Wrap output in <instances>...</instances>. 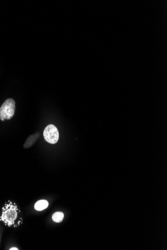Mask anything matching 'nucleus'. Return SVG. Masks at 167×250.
<instances>
[{
  "label": "nucleus",
  "instance_id": "obj_1",
  "mask_svg": "<svg viewBox=\"0 0 167 250\" xmlns=\"http://www.w3.org/2000/svg\"><path fill=\"white\" fill-rule=\"evenodd\" d=\"M0 221L10 227H17L22 223L21 212L15 203L9 201L5 203L2 208V215Z\"/></svg>",
  "mask_w": 167,
  "mask_h": 250
},
{
  "label": "nucleus",
  "instance_id": "obj_2",
  "mask_svg": "<svg viewBox=\"0 0 167 250\" xmlns=\"http://www.w3.org/2000/svg\"><path fill=\"white\" fill-rule=\"evenodd\" d=\"M16 103L12 99H8L0 107V120L4 121L5 120L11 119L15 114Z\"/></svg>",
  "mask_w": 167,
  "mask_h": 250
},
{
  "label": "nucleus",
  "instance_id": "obj_3",
  "mask_svg": "<svg viewBox=\"0 0 167 250\" xmlns=\"http://www.w3.org/2000/svg\"><path fill=\"white\" fill-rule=\"evenodd\" d=\"M43 135L46 141L48 143L54 144L58 141L59 133L57 127L54 125H48L45 128Z\"/></svg>",
  "mask_w": 167,
  "mask_h": 250
},
{
  "label": "nucleus",
  "instance_id": "obj_4",
  "mask_svg": "<svg viewBox=\"0 0 167 250\" xmlns=\"http://www.w3.org/2000/svg\"><path fill=\"white\" fill-rule=\"evenodd\" d=\"M40 134L39 132L34 133L33 135H31L28 137L26 142L24 145V148H28L31 147L32 146L35 144L38 139L40 137Z\"/></svg>",
  "mask_w": 167,
  "mask_h": 250
},
{
  "label": "nucleus",
  "instance_id": "obj_5",
  "mask_svg": "<svg viewBox=\"0 0 167 250\" xmlns=\"http://www.w3.org/2000/svg\"><path fill=\"white\" fill-rule=\"evenodd\" d=\"M49 203L45 200H41L38 201L35 205V209L37 211H42L48 207Z\"/></svg>",
  "mask_w": 167,
  "mask_h": 250
},
{
  "label": "nucleus",
  "instance_id": "obj_6",
  "mask_svg": "<svg viewBox=\"0 0 167 250\" xmlns=\"http://www.w3.org/2000/svg\"><path fill=\"white\" fill-rule=\"evenodd\" d=\"M64 217V215L61 212H57L54 213L52 215V220L56 223H60L62 222Z\"/></svg>",
  "mask_w": 167,
  "mask_h": 250
},
{
  "label": "nucleus",
  "instance_id": "obj_7",
  "mask_svg": "<svg viewBox=\"0 0 167 250\" xmlns=\"http://www.w3.org/2000/svg\"><path fill=\"white\" fill-rule=\"evenodd\" d=\"M10 250H18V249H17V248H12L10 249Z\"/></svg>",
  "mask_w": 167,
  "mask_h": 250
}]
</instances>
